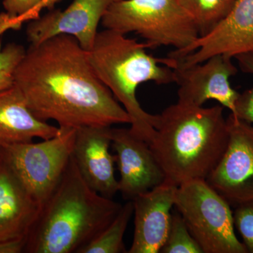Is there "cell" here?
Wrapping results in <instances>:
<instances>
[{
  "mask_svg": "<svg viewBox=\"0 0 253 253\" xmlns=\"http://www.w3.org/2000/svg\"><path fill=\"white\" fill-rule=\"evenodd\" d=\"M14 84L35 116L59 127L130 123L74 37L59 35L30 46L16 68Z\"/></svg>",
  "mask_w": 253,
  "mask_h": 253,
  "instance_id": "obj_1",
  "label": "cell"
},
{
  "mask_svg": "<svg viewBox=\"0 0 253 253\" xmlns=\"http://www.w3.org/2000/svg\"><path fill=\"white\" fill-rule=\"evenodd\" d=\"M150 147L166 179L179 186L206 179L220 161L229 142L222 106L204 108L178 102L156 115Z\"/></svg>",
  "mask_w": 253,
  "mask_h": 253,
  "instance_id": "obj_2",
  "label": "cell"
},
{
  "mask_svg": "<svg viewBox=\"0 0 253 253\" xmlns=\"http://www.w3.org/2000/svg\"><path fill=\"white\" fill-rule=\"evenodd\" d=\"M122 206L91 189L72 157L42 206L23 253H79L114 219Z\"/></svg>",
  "mask_w": 253,
  "mask_h": 253,
  "instance_id": "obj_3",
  "label": "cell"
},
{
  "mask_svg": "<svg viewBox=\"0 0 253 253\" xmlns=\"http://www.w3.org/2000/svg\"><path fill=\"white\" fill-rule=\"evenodd\" d=\"M148 43L138 42L112 30L98 32L92 47L86 51L88 61L96 76L112 93L130 118L134 135L150 144L155 135L156 115L146 112L136 98L141 84L175 83V72L169 67V58L148 54Z\"/></svg>",
  "mask_w": 253,
  "mask_h": 253,
  "instance_id": "obj_4",
  "label": "cell"
},
{
  "mask_svg": "<svg viewBox=\"0 0 253 253\" xmlns=\"http://www.w3.org/2000/svg\"><path fill=\"white\" fill-rule=\"evenodd\" d=\"M101 23L123 35L135 33L151 48L172 46L174 51L186 49L200 36L179 0H119L111 4Z\"/></svg>",
  "mask_w": 253,
  "mask_h": 253,
  "instance_id": "obj_5",
  "label": "cell"
},
{
  "mask_svg": "<svg viewBox=\"0 0 253 253\" xmlns=\"http://www.w3.org/2000/svg\"><path fill=\"white\" fill-rule=\"evenodd\" d=\"M174 206L204 253H248L236 237L230 205L206 179L178 186Z\"/></svg>",
  "mask_w": 253,
  "mask_h": 253,
  "instance_id": "obj_6",
  "label": "cell"
},
{
  "mask_svg": "<svg viewBox=\"0 0 253 253\" xmlns=\"http://www.w3.org/2000/svg\"><path fill=\"white\" fill-rule=\"evenodd\" d=\"M59 129L51 139L0 150L1 162L41 207L54 192L72 158L76 129Z\"/></svg>",
  "mask_w": 253,
  "mask_h": 253,
  "instance_id": "obj_7",
  "label": "cell"
},
{
  "mask_svg": "<svg viewBox=\"0 0 253 253\" xmlns=\"http://www.w3.org/2000/svg\"><path fill=\"white\" fill-rule=\"evenodd\" d=\"M226 121L229 134L227 147L206 181L236 208L253 201V124L231 114Z\"/></svg>",
  "mask_w": 253,
  "mask_h": 253,
  "instance_id": "obj_8",
  "label": "cell"
},
{
  "mask_svg": "<svg viewBox=\"0 0 253 253\" xmlns=\"http://www.w3.org/2000/svg\"><path fill=\"white\" fill-rule=\"evenodd\" d=\"M253 52V0H237L230 12L206 36L180 51L169 53L173 69L204 62L215 55L235 58Z\"/></svg>",
  "mask_w": 253,
  "mask_h": 253,
  "instance_id": "obj_9",
  "label": "cell"
},
{
  "mask_svg": "<svg viewBox=\"0 0 253 253\" xmlns=\"http://www.w3.org/2000/svg\"><path fill=\"white\" fill-rule=\"evenodd\" d=\"M175 83L179 85L178 102L203 106L208 100H215L235 112L239 93L233 89L229 79L237 73L232 58L218 54L186 68H176Z\"/></svg>",
  "mask_w": 253,
  "mask_h": 253,
  "instance_id": "obj_10",
  "label": "cell"
},
{
  "mask_svg": "<svg viewBox=\"0 0 253 253\" xmlns=\"http://www.w3.org/2000/svg\"><path fill=\"white\" fill-rule=\"evenodd\" d=\"M119 0H74L64 10H54L33 20L26 28L31 45H38L59 35L74 37L89 51L94 44L97 28L113 3Z\"/></svg>",
  "mask_w": 253,
  "mask_h": 253,
  "instance_id": "obj_11",
  "label": "cell"
},
{
  "mask_svg": "<svg viewBox=\"0 0 253 253\" xmlns=\"http://www.w3.org/2000/svg\"><path fill=\"white\" fill-rule=\"evenodd\" d=\"M111 134L121 174L118 189L123 199L133 201L166 180L164 172L147 142L126 128L111 126Z\"/></svg>",
  "mask_w": 253,
  "mask_h": 253,
  "instance_id": "obj_12",
  "label": "cell"
},
{
  "mask_svg": "<svg viewBox=\"0 0 253 253\" xmlns=\"http://www.w3.org/2000/svg\"><path fill=\"white\" fill-rule=\"evenodd\" d=\"M111 126L76 129L72 157L86 184L98 194L113 199L119 192L115 176L116 156L110 153Z\"/></svg>",
  "mask_w": 253,
  "mask_h": 253,
  "instance_id": "obj_13",
  "label": "cell"
},
{
  "mask_svg": "<svg viewBox=\"0 0 253 253\" xmlns=\"http://www.w3.org/2000/svg\"><path fill=\"white\" fill-rule=\"evenodd\" d=\"M177 186L162 184L133 200L134 229L128 253H159L167 238Z\"/></svg>",
  "mask_w": 253,
  "mask_h": 253,
  "instance_id": "obj_14",
  "label": "cell"
},
{
  "mask_svg": "<svg viewBox=\"0 0 253 253\" xmlns=\"http://www.w3.org/2000/svg\"><path fill=\"white\" fill-rule=\"evenodd\" d=\"M41 208L1 161L0 244L26 240Z\"/></svg>",
  "mask_w": 253,
  "mask_h": 253,
  "instance_id": "obj_15",
  "label": "cell"
},
{
  "mask_svg": "<svg viewBox=\"0 0 253 253\" xmlns=\"http://www.w3.org/2000/svg\"><path fill=\"white\" fill-rule=\"evenodd\" d=\"M59 131L33 115L16 84L0 91V150L34 138L51 139Z\"/></svg>",
  "mask_w": 253,
  "mask_h": 253,
  "instance_id": "obj_16",
  "label": "cell"
},
{
  "mask_svg": "<svg viewBox=\"0 0 253 253\" xmlns=\"http://www.w3.org/2000/svg\"><path fill=\"white\" fill-rule=\"evenodd\" d=\"M133 214V201H128L109 225L79 253H127L124 244V235Z\"/></svg>",
  "mask_w": 253,
  "mask_h": 253,
  "instance_id": "obj_17",
  "label": "cell"
},
{
  "mask_svg": "<svg viewBox=\"0 0 253 253\" xmlns=\"http://www.w3.org/2000/svg\"><path fill=\"white\" fill-rule=\"evenodd\" d=\"M237 0H179L192 17L200 36L214 29L230 12ZM199 36V37H200Z\"/></svg>",
  "mask_w": 253,
  "mask_h": 253,
  "instance_id": "obj_18",
  "label": "cell"
},
{
  "mask_svg": "<svg viewBox=\"0 0 253 253\" xmlns=\"http://www.w3.org/2000/svg\"><path fill=\"white\" fill-rule=\"evenodd\" d=\"M160 253H204L179 212L172 213L167 238Z\"/></svg>",
  "mask_w": 253,
  "mask_h": 253,
  "instance_id": "obj_19",
  "label": "cell"
},
{
  "mask_svg": "<svg viewBox=\"0 0 253 253\" xmlns=\"http://www.w3.org/2000/svg\"><path fill=\"white\" fill-rule=\"evenodd\" d=\"M26 50L21 44L9 43L0 51V91L14 84V73Z\"/></svg>",
  "mask_w": 253,
  "mask_h": 253,
  "instance_id": "obj_20",
  "label": "cell"
},
{
  "mask_svg": "<svg viewBox=\"0 0 253 253\" xmlns=\"http://www.w3.org/2000/svg\"><path fill=\"white\" fill-rule=\"evenodd\" d=\"M235 58L241 69L253 76V52L239 54ZM231 115L238 119L253 124V86L239 94L236 103L235 112Z\"/></svg>",
  "mask_w": 253,
  "mask_h": 253,
  "instance_id": "obj_21",
  "label": "cell"
},
{
  "mask_svg": "<svg viewBox=\"0 0 253 253\" xmlns=\"http://www.w3.org/2000/svg\"><path fill=\"white\" fill-rule=\"evenodd\" d=\"M233 216L248 253H253V201L236 206Z\"/></svg>",
  "mask_w": 253,
  "mask_h": 253,
  "instance_id": "obj_22",
  "label": "cell"
},
{
  "mask_svg": "<svg viewBox=\"0 0 253 253\" xmlns=\"http://www.w3.org/2000/svg\"><path fill=\"white\" fill-rule=\"evenodd\" d=\"M42 0H4L3 6L5 12L16 18L17 22H26L28 15L41 2Z\"/></svg>",
  "mask_w": 253,
  "mask_h": 253,
  "instance_id": "obj_23",
  "label": "cell"
},
{
  "mask_svg": "<svg viewBox=\"0 0 253 253\" xmlns=\"http://www.w3.org/2000/svg\"><path fill=\"white\" fill-rule=\"evenodd\" d=\"M22 25L16 21V18L11 17L6 12L0 14V36L7 30H18Z\"/></svg>",
  "mask_w": 253,
  "mask_h": 253,
  "instance_id": "obj_24",
  "label": "cell"
},
{
  "mask_svg": "<svg viewBox=\"0 0 253 253\" xmlns=\"http://www.w3.org/2000/svg\"><path fill=\"white\" fill-rule=\"evenodd\" d=\"M61 0H42L38 6L28 15L26 21H33L40 17V13L44 9H51L54 8V5L57 4Z\"/></svg>",
  "mask_w": 253,
  "mask_h": 253,
  "instance_id": "obj_25",
  "label": "cell"
},
{
  "mask_svg": "<svg viewBox=\"0 0 253 253\" xmlns=\"http://www.w3.org/2000/svg\"><path fill=\"white\" fill-rule=\"evenodd\" d=\"M1 154H0V162H1Z\"/></svg>",
  "mask_w": 253,
  "mask_h": 253,
  "instance_id": "obj_26",
  "label": "cell"
}]
</instances>
